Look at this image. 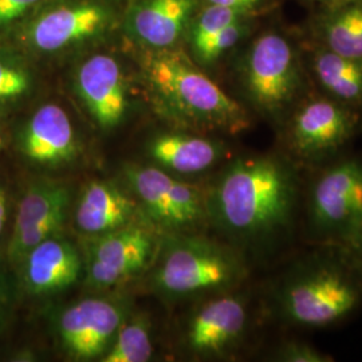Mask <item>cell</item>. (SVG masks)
<instances>
[{
	"label": "cell",
	"mask_w": 362,
	"mask_h": 362,
	"mask_svg": "<svg viewBox=\"0 0 362 362\" xmlns=\"http://www.w3.org/2000/svg\"><path fill=\"white\" fill-rule=\"evenodd\" d=\"M264 18L266 16L246 13L231 23L220 27L207 37L184 46L182 49L196 65L211 74L220 66L231 64L235 55L254 35Z\"/></svg>",
	"instance_id": "22"
},
{
	"label": "cell",
	"mask_w": 362,
	"mask_h": 362,
	"mask_svg": "<svg viewBox=\"0 0 362 362\" xmlns=\"http://www.w3.org/2000/svg\"><path fill=\"white\" fill-rule=\"evenodd\" d=\"M73 83L78 100L100 129H116L129 116V81L116 55L93 50L79 61Z\"/></svg>",
	"instance_id": "13"
},
{
	"label": "cell",
	"mask_w": 362,
	"mask_h": 362,
	"mask_svg": "<svg viewBox=\"0 0 362 362\" xmlns=\"http://www.w3.org/2000/svg\"><path fill=\"white\" fill-rule=\"evenodd\" d=\"M33 58L13 45L0 42V110L26 101L35 90Z\"/></svg>",
	"instance_id": "23"
},
{
	"label": "cell",
	"mask_w": 362,
	"mask_h": 362,
	"mask_svg": "<svg viewBox=\"0 0 362 362\" xmlns=\"http://www.w3.org/2000/svg\"><path fill=\"white\" fill-rule=\"evenodd\" d=\"M15 275L27 297H52L83 279V254L64 233H55L21 259Z\"/></svg>",
	"instance_id": "16"
},
{
	"label": "cell",
	"mask_w": 362,
	"mask_h": 362,
	"mask_svg": "<svg viewBox=\"0 0 362 362\" xmlns=\"http://www.w3.org/2000/svg\"><path fill=\"white\" fill-rule=\"evenodd\" d=\"M230 66L239 94L236 100L272 129L311 89L297 28L276 16V11L264 18Z\"/></svg>",
	"instance_id": "4"
},
{
	"label": "cell",
	"mask_w": 362,
	"mask_h": 362,
	"mask_svg": "<svg viewBox=\"0 0 362 362\" xmlns=\"http://www.w3.org/2000/svg\"><path fill=\"white\" fill-rule=\"evenodd\" d=\"M122 177L145 220L158 231L203 233L209 227L206 188L156 165H125Z\"/></svg>",
	"instance_id": "9"
},
{
	"label": "cell",
	"mask_w": 362,
	"mask_h": 362,
	"mask_svg": "<svg viewBox=\"0 0 362 362\" xmlns=\"http://www.w3.org/2000/svg\"><path fill=\"white\" fill-rule=\"evenodd\" d=\"M274 130L275 149L309 173L348 152L362 133V115L311 88Z\"/></svg>",
	"instance_id": "8"
},
{
	"label": "cell",
	"mask_w": 362,
	"mask_h": 362,
	"mask_svg": "<svg viewBox=\"0 0 362 362\" xmlns=\"http://www.w3.org/2000/svg\"><path fill=\"white\" fill-rule=\"evenodd\" d=\"M200 0H128L121 31L137 50L182 47Z\"/></svg>",
	"instance_id": "15"
},
{
	"label": "cell",
	"mask_w": 362,
	"mask_h": 362,
	"mask_svg": "<svg viewBox=\"0 0 362 362\" xmlns=\"http://www.w3.org/2000/svg\"><path fill=\"white\" fill-rule=\"evenodd\" d=\"M70 202V189L59 181L39 179L27 187L4 252L13 269L31 248L64 231Z\"/></svg>",
	"instance_id": "14"
},
{
	"label": "cell",
	"mask_w": 362,
	"mask_h": 362,
	"mask_svg": "<svg viewBox=\"0 0 362 362\" xmlns=\"http://www.w3.org/2000/svg\"><path fill=\"white\" fill-rule=\"evenodd\" d=\"M200 1L202 4L219 6V7L238 10L242 13L267 16L275 11H279V7L285 0H200Z\"/></svg>",
	"instance_id": "28"
},
{
	"label": "cell",
	"mask_w": 362,
	"mask_h": 362,
	"mask_svg": "<svg viewBox=\"0 0 362 362\" xmlns=\"http://www.w3.org/2000/svg\"><path fill=\"white\" fill-rule=\"evenodd\" d=\"M129 315V302L125 298H83L57 314L54 333L70 360H101Z\"/></svg>",
	"instance_id": "12"
},
{
	"label": "cell",
	"mask_w": 362,
	"mask_h": 362,
	"mask_svg": "<svg viewBox=\"0 0 362 362\" xmlns=\"http://www.w3.org/2000/svg\"><path fill=\"white\" fill-rule=\"evenodd\" d=\"M161 238L148 221H134L113 233L89 238L83 252L85 285L105 291L151 270Z\"/></svg>",
	"instance_id": "10"
},
{
	"label": "cell",
	"mask_w": 362,
	"mask_h": 362,
	"mask_svg": "<svg viewBox=\"0 0 362 362\" xmlns=\"http://www.w3.org/2000/svg\"><path fill=\"white\" fill-rule=\"evenodd\" d=\"M117 1H119V3H122V1H124V0H117ZM127 1H128V0H127Z\"/></svg>",
	"instance_id": "32"
},
{
	"label": "cell",
	"mask_w": 362,
	"mask_h": 362,
	"mask_svg": "<svg viewBox=\"0 0 362 362\" xmlns=\"http://www.w3.org/2000/svg\"><path fill=\"white\" fill-rule=\"evenodd\" d=\"M305 177L276 149L228 158L206 188L208 226L245 254L286 251L300 233Z\"/></svg>",
	"instance_id": "1"
},
{
	"label": "cell",
	"mask_w": 362,
	"mask_h": 362,
	"mask_svg": "<svg viewBox=\"0 0 362 362\" xmlns=\"http://www.w3.org/2000/svg\"><path fill=\"white\" fill-rule=\"evenodd\" d=\"M294 1L305 6L306 8H309V11H314V10H321V8L336 6V4L344 3L346 0H294Z\"/></svg>",
	"instance_id": "30"
},
{
	"label": "cell",
	"mask_w": 362,
	"mask_h": 362,
	"mask_svg": "<svg viewBox=\"0 0 362 362\" xmlns=\"http://www.w3.org/2000/svg\"><path fill=\"white\" fill-rule=\"evenodd\" d=\"M151 282L170 300H199L245 285L250 264L245 252L204 233L163 235Z\"/></svg>",
	"instance_id": "5"
},
{
	"label": "cell",
	"mask_w": 362,
	"mask_h": 362,
	"mask_svg": "<svg viewBox=\"0 0 362 362\" xmlns=\"http://www.w3.org/2000/svg\"><path fill=\"white\" fill-rule=\"evenodd\" d=\"M47 0H0V39L25 22Z\"/></svg>",
	"instance_id": "26"
},
{
	"label": "cell",
	"mask_w": 362,
	"mask_h": 362,
	"mask_svg": "<svg viewBox=\"0 0 362 362\" xmlns=\"http://www.w3.org/2000/svg\"><path fill=\"white\" fill-rule=\"evenodd\" d=\"M146 151L156 167L181 176L207 173L231 157L230 146L215 134L185 129L157 134Z\"/></svg>",
	"instance_id": "18"
},
{
	"label": "cell",
	"mask_w": 362,
	"mask_h": 362,
	"mask_svg": "<svg viewBox=\"0 0 362 362\" xmlns=\"http://www.w3.org/2000/svg\"><path fill=\"white\" fill-rule=\"evenodd\" d=\"M18 291L15 269L6 254H0V330L6 326L11 315Z\"/></svg>",
	"instance_id": "27"
},
{
	"label": "cell",
	"mask_w": 362,
	"mask_h": 362,
	"mask_svg": "<svg viewBox=\"0 0 362 362\" xmlns=\"http://www.w3.org/2000/svg\"><path fill=\"white\" fill-rule=\"evenodd\" d=\"M153 356L151 322L144 315H132L118 329L103 362H146Z\"/></svg>",
	"instance_id": "24"
},
{
	"label": "cell",
	"mask_w": 362,
	"mask_h": 362,
	"mask_svg": "<svg viewBox=\"0 0 362 362\" xmlns=\"http://www.w3.org/2000/svg\"><path fill=\"white\" fill-rule=\"evenodd\" d=\"M184 327L187 351L200 360H224L243 348L252 326L243 286L196 300Z\"/></svg>",
	"instance_id": "11"
},
{
	"label": "cell",
	"mask_w": 362,
	"mask_h": 362,
	"mask_svg": "<svg viewBox=\"0 0 362 362\" xmlns=\"http://www.w3.org/2000/svg\"><path fill=\"white\" fill-rule=\"evenodd\" d=\"M1 148H3V136H1V132H0V152H1Z\"/></svg>",
	"instance_id": "31"
},
{
	"label": "cell",
	"mask_w": 362,
	"mask_h": 362,
	"mask_svg": "<svg viewBox=\"0 0 362 362\" xmlns=\"http://www.w3.org/2000/svg\"><path fill=\"white\" fill-rule=\"evenodd\" d=\"M16 149L33 165L58 168L79 155V141L71 117L55 103L38 106L18 130Z\"/></svg>",
	"instance_id": "17"
},
{
	"label": "cell",
	"mask_w": 362,
	"mask_h": 362,
	"mask_svg": "<svg viewBox=\"0 0 362 362\" xmlns=\"http://www.w3.org/2000/svg\"><path fill=\"white\" fill-rule=\"evenodd\" d=\"M300 235L306 243L341 247L362 258V156L348 151L306 173Z\"/></svg>",
	"instance_id": "7"
},
{
	"label": "cell",
	"mask_w": 362,
	"mask_h": 362,
	"mask_svg": "<svg viewBox=\"0 0 362 362\" xmlns=\"http://www.w3.org/2000/svg\"><path fill=\"white\" fill-rule=\"evenodd\" d=\"M300 40L311 88L362 115V59Z\"/></svg>",
	"instance_id": "20"
},
{
	"label": "cell",
	"mask_w": 362,
	"mask_h": 362,
	"mask_svg": "<svg viewBox=\"0 0 362 362\" xmlns=\"http://www.w3.org/2000/svg\"><path fill=\"white\" fill-rule=\"evenodd\" d=\"M143 216L127 187L107 180L90 181L78 197L74 224L78 233L94 238L113 233Z\"/></svg>",
	"instance_id": "19"
},
{
	"label": "cell",
	"mask_w": 362,
	"mask_h": 362,
	"mask_svg": "<svg viewBox=\"0 0 362 362\" xmlns=\"http://www.w3.org/2000/svg\"><path fill=\"white\" fill-rule=\"evenodd\" d=\"M274 324L293 330H324L362 309V258L345 248L306 243L287 255L262 298Z\"/></svg>",
	"instance_id": "2"
},
{
	"label": "cell",
	"mask_w": 362,
	"mask_h": 362,
	"mask_svg": "<svg viewBox=\"0 0 362 362\" xmlns=\"http://www.w3.org/2000/svg\"><path fill=\"white\" fill-rule=\"evenodd\" d=\"M296 28L303 40L362 59V0L309 11Z\"/></svg>",
	"instance_id": "21"
},
{
	"label": "cell",
	"mask_w": 362,
	"mask_h": 362,
	"mask_svg": "<svg viewBox=\"0 0 362 362\" xmlns=\"http://www.w3.org/2000/svg\"><path fill=\"white\" fill-rule=\"evenodd\" d=\"M139 52L144 89L156 110L176 127L226 136L251 128L252 115L182 47Z\"/></svg>",
	"instance_id": "3"
},
{
	"label": "cell",
	"mask_w": 362,
	"mask_h": 362,
	"mask_svg": "<svg viewBox=\"0 0 362 362\" xmlns=\"http://www.w3.org/2000/svg\"><path fill=\"white\" fill-rule=\"evenodd\" d=\"M10 194L6 185L0 181V236L4 233L6 226L10 219Z\"/></svg>",
	"instance_id": "29"
},
{
	"label": "cell",
	"mask_w": 362,
	"mask_h": 362,
	"mask_svg": "<svg viewBox=\"0 0 362 362\" xmlns=\"http://www.w3.org/2000/svg\"><path fill=\"white\" fill-rule=\"evenodd\" d=\"M270 360L276 362H333L334 358L308 341L299 338L282 339L270 353Z\"/></svg>",
	"instance_id": "25"
},
{
	"label": "cell",
	"mask_w": 362,
	"mask_h": 362,
	"mask_svg": "<svg viewBox=\"0 0 362 362\" xmlns=\"http://www.w3.org/2000/svg\"><path fill=\"white\" fill-rule=\"evenodd\" d=\"M122 13L117 0H47L0 42L33 59L91 52L121 30Z\"/></svg>",
	"instance_id": "6"
}]
</instances>
